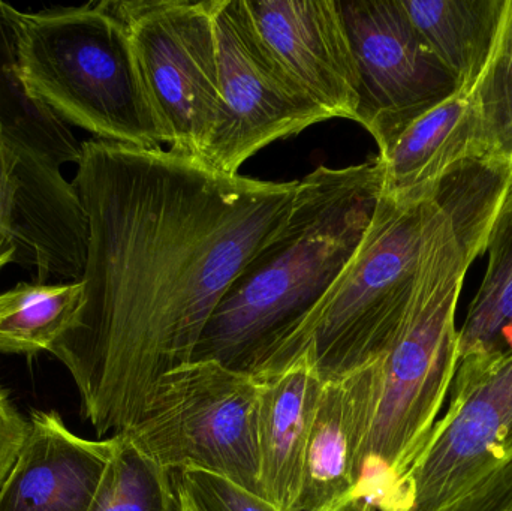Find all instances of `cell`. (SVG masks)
<instances>
[{
  "label": "cell",
  "mask_w": 512,
  "mask_h": 511,
  "mask_svg": "<svg viewBox=\"0 0 512 511\" xmlns=\"http://www.w3.org/2000/svg\"><path fill=\"white\" fill-rule=\"evenodd\" d=\"M83 299L50 353L98 437L122 434L164 375L194 360L234 279L288 221L298 180L222 174L174 150L86 141Z\"/></svg>",
  "instance_id": "6da1fadb"
},
{
  "label": "cell",
  "mask_w": 512,
  "mask_h": 511,
  "mask_svg": "<svg viewBox=\"0 0 512 511\" xmlns=\"http://www.w3.org/2000/svg\"><path fill=\"white\" fill-rule=\"evenodd\" d=\"M511 177L501 162L472 158L436 186L414 291L379 359L378 405L361 458L357 501L378 511H408L409 476L429 447L459 366L456 309L466 272L486 251Z\"/></svg>",
  "instance_id": "7a4b0ae2"
},
{
  "label": "cell",
  "mask_w": 512,
  "mask_h": 511,
  "mask_svg": "<svg viewBox=\"0 0 512 511\" xmlns=\"http://www.w3.org/2000/svg\"><path fill=\"white\" fill-rule=\"evenodd\" d=\"M382 194L378 159L298 180L288 221L237 275L194 360L249 371L325 296L363 242Z\"/></svg>",
  "instance_id": "3957f363"
},
{
  "label": "cell",
  "mask_w": 512,
  "mask_h": 511,
  "mask_svg": "<svg viewBox=\"0 0 512 511\" xmlns=\"http://www.w3.org/2000/svg\"><path fill=\"white\" fill-rule=\"evenodd\" d=\"M17 74L30 98L98 140L159 147L165 132L116 0L15 9Z\"/></svg>",
  "instance_id": "277c9868"
},
{
  "label": "cell",
  "mask_w": 512,
  "mask_h": 511,
  "mask_svg": "<svg viewBox=\"0 0 512 511\" xmlns=\"http://www.w3.org/2000/svg\"><path fill=\"white\" fill-rule=\"evenodd\" d=\"M436 186L414 197L381 194L372 224L339 278L285 338L252 363L249 374L264 380L306 359L327 383L384 356L414 291Z\"/></svg>",
  "instance_id": "5b68a950"
},
{
  "label": "cell",
  "mask_w": 512,
  "mask_h": 511,
  "mask_svg": "<svg viewBox=\"0 0 512 511\" xmlns=\"http://www.w3.org/2000/svg\"><path fill=\"white\" fill-rule=\"evenodd\" d=\"M258 402L254 375L192 360L158 381L140 419L122 434L165 470L212 471L262 497Z\"/></svg>",
  "instance_id": "8992f818"
},
{
  "label": "cell",
  "mask_w": 512,
  "mask_h": 511,
  "mask_svg": "<svg viewBox=\"0 0 512 511\" xmlns=\"http://www.w3.org/2000/svg\"><path fill=\"white\" fill-rule=\"evenodd\" d=\"M170 149L204 162L221 116L213 0H116Z\"/></svg>",
  "instance_id": "52a82bcc"
},
{
  "label": "cell",
  "mask_w": 512,
  "mask_h": 511,
  "mask_svg": "<svg viewBox=\"0 0 512 511\" xmlns=\"http://www.w3.org/2000/svg\"><path fill=\"white\" fill-rule=\"evenodd\" d=\"M221 116L204 164L222 174L274 141L333 119L268 50L245 0H213Z\"/></svg>",
  "instance_id": "ba28073f"
},
{
  "label": "cell",
  "mask_w": 512,
  "mask_h": 511,
  "mask_svg": "<svg viewBox=\"0 0 512 511\" xmlns=\"http://www.w3.org/2000/svg\"><path fill=\"white\" fill-rule=\"evenodd\" d=\"M512 461V347L459 368L450 404L408 480V511L438 509Z\"/></svg>",
  "instance_id": "9c48e42d"
},
{
  "label": "cell",
  "mask_w": 512,
  "mask_h": 511,
  "mask_svg": "<svg viewBox=\"0 0 512 511\" xmlns=\"http://www.w3.org/2000/svg\"><path fill=\"white\" fill-rule=\"evenodd\" d=\"M360 72L357 123L376 144L460 92L402 0L340 2Z\"/></svg>",
  "instance_id": "30bf717a"
},
{
  "label": "cell",
  "mask_w": 512,
  "mask_h": 511,
  "mask_svg": "<svg viewBox=\"0 0 512 511\" xmlns=\"http://www.w3.org/2000/svg\"><path fill=\"white\" fill-rule=\"evenodd\" d=\"M282 68L331 117L357 122L360 72L336 0H245Z\"/></svg>",
  "instance_id": "8fae6325"
},
{
  "label": "cell",
  "mask_w": 512,
  "mask_h": 511,
  "mask_svg": "<svg viewBox=\"0 0 512 511\" xmlns=\"http://www.w3.org/2000/svg\"><path fill=\"white\" fill-rule=\"evenodd\" d=\"M378 393L379 359L324 383L292 511H343L357 503L361 458Z\"/></svg>",
  "instance_id": "7c38bea8"
},
{
  "label": "cell",
  "mask_w": 512,
  "mask_h": 511,
  "mask_svg": "<svg viewBox=\"0 0 512 511\" xmlns=\"http://www.w3.org/2000/svg\"><path fill=\"white\" fill-rule=\"evenodd\" d=\"M119 435L87 440L56 411H33L29 434L0 488V511H89Z\"/></svg>",
  "instance_id": "4fadbf2b"
},
{
  "label": "cell",
  "mask_w": 512,
  "mask_h": 511,
  "mask_svg": "<svg viewBox=\"0 0 512 511\" xmlns=\"http://www.w3.org/2000/svg\"><path fill=\"white\" fill-rule=\"evenodd\" d=\"M382 194L414 197L433 191L460 162L489 156L472 93L459 92L378 144Z\"/></svg>",
  "instance_id": "5bb4252c"
},
{
  "label": "cell",
  "mask_w": 512,
  "mask_h": 511,
  "mask_svg": "<svg viewBox=\"0 0 512 511\" xmlns=\"http://www.w3.org/2000/svg\"><path fill=\"white\" fill-rule=\"evenodd\" d=\"M324 381L309 360L259 380L258 449L262 497L294 510L303 480L310 429Z\"/></svg>",
  "instance_id": "9a60e30c"
},
{
  "label": "cell",
  "mask_w": 512,
  "mask_h": 511,
  "mask_svg": "<svg viewBox=\"0 0 512 511\" xmlns=\"http://www.w3.org/2000/svg\"><path fill=\"white\" fill-rule=\"evenodd\" d=\"M415 29L472 93L498 47L510 0H402Z\"/></svg>",
  "instance_id": "2e32d148"
},
{
  "label": "cell",
  "mask_w": 512,
  "mask_h": 511,
  "mask_svg": "<svg viewBox=\"0 0 512 511\" xmlns=\"http://www.w3.org/2000/svg\"><path fill=\"white\" fill-rule=\"evenodd\" d=\"M486 275L459 329V366L472 368L512 345V177L493 218Z\"/></svg>",
  "instance_id": "e0dca14e"
},
{
  "label": "cell",
  "mask_w": 512,
  "mask_h": 511,
  "mask_svg": "<svg viewBox=\"0 0 512 511\" xmlns=\"http://www.w3.org/2000/svg\"><path fill=\"white\" fill-rule=\"evenodd\" d=\"M83 299L81 281L18 284L0 294V353L35 356L71 327Z\"/></svg>",
  "instance_id": "ac0fdd59"
},
{
  "label": "cell",
  "mask_w": 512,
  "mask_h": 511,
  "mask_svg": "<svg viewBox=\"0 0 512 511\" xmlns=\"http://www.w3.org/2000/svg\"><path fill=\"white\" fill-rule=\"evenodd\" d=\"M89 511H177L174 473L123 434Z\"/></svg>",
  "instance_id": "d6986e66"
},
{
  "label": "cell",
  "mask_w": 512,
  "mask_h": 511,
  "mask_svg": "<svg viewBox=\"0 0 512 511\" xmlns=\"http://www.w3.org/2000/svg\"><path fill=\"white\" fill-rule=\"evenodd\" d=\"M472 96L489 156L512 165V0L498 47Z\"/></svg>",
  "instance_id": "ffe728a7"
},
{
  "label": "cell",
  "mask_w": 512,
  "mask_h": 511,
  "mask_svg": "<svg viewBox=\"0 0 512 511\" xmlns=\"http://www.w3.org/2000/svg\"><path fill=\"white\" fill-rule=\"evenodd\" d=\"M174 491L177 511H280L261 495L201 468L176 471Z\"/></svg>",
  "instance_id": "44dd1931"
},
{
  "label": "cell",
  "mask_w": 512,
  "mask_h": 511,
  "mask_svg": "<svg viewBox=\"0 0 512 511\" xmlns=\"http://www.w3.org/2000/svg\"><path fill=\"white\" fill-rule=\"evenodd\" d=\"M20 159L12 153L0 125V269L17 263Z\"/></svg>",
  "instance_id": "7402d4cb"
},
{
  "label": "cell",
  "mask_w": 512,
  "mask_h": 511,
  "mask_svg": "<svg viewBox=\"0 0 512 511\" xmlns=\"http://www.w3.org/2000/svg\"><path fill=\"white\" fill-rule=\"evenodd\" d=\"M429 511H512V461L456 500Z\"/></svg>",
  "instance_id": "603a6c76"
},
{
  "label": "cell",
  "mask_w": 512,
  "mask_h": 511,
  "mask_svg": "<svg viewBox=\"0 0 512 511\" xmlns=\"http://www.w3.org/2000/svg\"><path fill=\"white\" fill-rule=\"evenodd\" d=\"M29 434V420L24 419L0 387V488L11 474Z\"/></svg>",
  "instance_id": "cb8c5ba5"
},
{
  "label": "cell",
  "mask_w": 512,
  "mask_h": 511,
  "mask_svg": "<svg viewBox=\"0 0 512 511\" xmlns=\"http://www.w3.org/2000/svg\"><path fill=\"white\" fill-rule=\"evenodd\" d=\"M12 62V44L6 33L0 27V80Z\"/></svg>",
  "instance_id": "d4e9b609"
},
{
  "label": "cell",
  "mask_w": 512,
  "mask_h": 511,
  "mask_svg": "<svg viewBox=\"0 0 512 511\" xmlns=\"http://www.w3.org/2000/svg\"><path fill=\"white\" fill-rule=\"evenodd\" d=\"M343 511H378L375 509V507L372 506V504L364 503V501H358V503L352 504V506H349L348 509Z\"/></svg>",
  "instance_id": "484cf974"
}]
</instances>
